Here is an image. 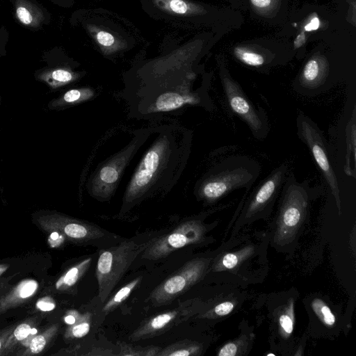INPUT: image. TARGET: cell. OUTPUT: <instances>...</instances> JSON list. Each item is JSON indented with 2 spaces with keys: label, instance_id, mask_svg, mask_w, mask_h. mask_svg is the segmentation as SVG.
<instances>
[{
  "label": "cell",
  "instance_id": "cell-1",
  "mask_svg": "<svg viewBox=\"0 0 356 356\" xmlns=\"http://www.w3.org/2000/svg\"><path fill=\"white\" fill-rule=\"evenodd\" d=\"M152 143L141 157L124 191L121 213L146 199L168 192L188 159L192 131L177 125L152 129Z\"/></svg>",
  "mask_w": 356,
  "mask_h": 356
},
{
  "label": "cell",
  "instance_id": "cell-2",
  "mask_svg": "<svg viewBox=\"0 0 356 356\" xmlns=\"http://www.w3.org/2000/svg\"><path fill=\"white\" fill-rule=\"evenodd\" d=\"M167 229L151 231L122 238L111 246L99 249L96 265L97 297L104 303L135 259Z\"/></svg>",
  "mask_w": 356,
  "mask_h": 356
},
{
  "label": "cell",
  "instance_id": "cell-3",
  "mask_svg": "<svg viewBox=\"0 0 356 356\" xmlns=\"http://www.w3.org/2000/svg\"><path fill=\"white\" fill-rule=\"evenodd\" d=\"M261 165L246 156H232L213 166L196 186L197 197L213 203L229 193L250 187L257 179Z\"/></svg>",
  "mask_w": 356,
  "mask_h": 356
},
{
  "label": "cell",
  "instance_id": "cell-4",
  "mask_svg": "<svg viewBox=\"0 0 356 356\" xmlns=\"http://www.w3.org/2000/svg\"><path fill=\"white\" fill-rule=\"evenodd\" d=\"M308 181H298L288 172L282 188V199L275 241L279 245L290 243L305 220L313 189Z\"/></svg>",
  "mask_w": 356,
  "mask_h": 356
},
{
  "label": "cell",
  "instance_id": "cell-5",
  "mask_svg": "<svg viewBox=\"0 0 356 356\" xmlns=\"http://www.w3.org/2000/svg\"><path fill=\"white\" fill-rule=\"evenodd\" d=\"M151 131L149 129L136 131L135 136L126 147L100 165L88 184L92 196L100 200L111 197L125 168L149 137Z\"/></svg>",
  "mask_w": 356,
  "mask_h": 356
},
{
  "label": "cell",
  "instance_id": "cell-6",
  "mask_svg": "<svg viewBox=\"0 0 356 356\" xmlns=\"http://www.w3.org/2000/svg\"><path fill=\"white\" fill-rule=\"evenodd\" d=\"M297 134L305 144L318 169L330 186L334 197L339 213L341 214V198L339 184L334 169L330 161L326 140L317 124L303 113L296 118Z\"/></svg>",
  "mask_w": 356,
  "mask_h": 356
},
{
  "label": "cell",
  "instance_id": "cell-7",
  "mask_svg": "<svg viewBox=\"0 0 356 356\" xmlns=\"http://www.w3.org/2000/svg\"><path fill=\"white\" fill-rule=\"evenodd\" d=\"M166 232L159 236L143 251L140 255L141 259L156 261L184 247L197 243L203 239L206 228L201 220L192 218Z\"/></svg>",
  "mask_w": 356,
  "mask_h": 356
},
{
  "label": "cell",
  "instance_id": "cell-8",
  "mask_svg": "<svg viewBox=\"0 0 356 356\" xmlns=\"http://www.w3.org/2000/svg\"><path fill=\"white\" fill-rule=\"evenodd\" d=\"M221 82L229 109L248 126L256 138H264L269 131L265 111L261 107L257 108L239 84L227 73L221 74Z\"/></svg>",
  "mask_w": 356,
  "mask_h": 356
},
{
  "label": "cell",
  "instance_id": "cell-9",
  "mask_svg": "<svg viewBox=\"0 0 356 356\" xmlns=\"http://www.w3.org/2000/svg\"><path fill=\"white\" fill-rule=\"evenodd\" d=\"M47 224L58 230L70 241L82 245L106 248L120 241L122 238L88 222L52 214L47 216Z\"/></svg>",
  "mask_w": 356,
  "mask_h": 356
},
{
  "label": "cell",
  "instance_id": "cell-10",
  "mask_svg": "<svg viewBox=\"0 0 356 356\" xmlns=\"http://www.w3.org/2000/svg\"><path fill=\"white\" fill-rule=\"evenodd\" d=\"M209 261L198 258L186 263L179 270L161 283L150 294L149 300L155 306L172 302L204 275Z\"/></svg>",
  "mask_w": 356,
  "mask_h": 356
},
{
  "label": "cell",
  "instance_id": "cell-11",
  "mask_svg": "<svg viewBox=\"0 0 356 356\" xmlns=\"http://www.w3.org/2000/svg\"><path fill=\"white\" fill-rule=\"evenodd\" d=\"M288 172L289 165L282 163L258 184L245 207V218H251L270 207L281 191Z\"/></svg>",
  "mask_w": 356,
  "mask_h": 356
},
{
  "label": "cell",
  "instance_id": "cell-12",
  "mask_svg": "<svg viewBox=\"0 0 356 356\" xmlns=\"http://www.w3.org/2000/svg\"><path fill=\"white\" fill-rule=\"evenodd\" d=\"M194 307L193 300L181 302L175 308L147 319L131 333L130 340H143L167 332L191 316Z\"/></svg>",
  "mask_w": 356,
  "mask_h": 356
},
{
  "label": "cell",
  "instance_id": "cell-13",
  "mask_svg": "<svg viewBox=\"0 0 356 356\" xmlns=\"http://www.w3.org/2000/svg\"><path fill=\"white\" fill-rule=\"evenodd\" d=\"M103 303L95 297L86 307L83 312L79 313L75 323L66 330L65 337L69 340H77L88 336L92 337L97 333L106 315L102 310Z\"/></svg>",
  "mask_w": 356,
  "mask_h": 356
},
{
  "label": "cell",
  "instance_id": "cell-14",
  "mask_svg": "<svg viewBox=\"0 0 356 356\" xmlns=\"http://www.w3.org/2000/svg\"><path fill=\"white\" fill-rule=\"evenodd\" d=\"M65 355L86 356H114L118 353L117 344H112L105 339H95L92 337L83 343L65 350Z\"/></svg>",
  "mask_w": 356,
  "mask_h": 356
},
{
  "label": "cell",
  "instance_id": "cell-15",
  "mask_svg": "<svg viewBox=\"0 0 356 356\" xmlns=\"http://www.w3.org/2000/svg\"><path fill=\"white\" fill-rule=\"evenodd\" d=\"M35 79L54 91L76 79L71 70L63 67H45L35 74Z\"/></svg>",
  "mask_w": 356,
  "mask_h": 356
},
{
  "label": "cell",
  "instance_id": "cell-16",
  "mask_svg": "<svg viewBox=\"0 0 356 356\" xmlns=\"http://www.w3.org/2000/svg\"><path fill=\"white\" fill-rule=\"evenodd\" d=\"M38 288L34 280H26L20 282L15 289L0 301V311L15 306L33 296Z\"/></svg>",
  "mask_w": 356,
  "mask_h": 356
},
{
  "label": "cell",
  "instance_id": "cell-17",
  "mask_svg": "<svg viewBox=\"0 0 356 356\" xmlns=\"http://www.w3.org/2000/svg\"><path fill=\"white\" fill-rule=\"evenodd\" d=\"M15 15L18 21L29 28H38L44 19V14L29 0H16Z\"/></svg>",
  "mask_w": 356,
  "mask_h": 356
},
{
  "label": "cell",
  "instance_id": "cell-18",
  "mask_svg": "<svg viewBox=\"0 0 356 356\" xmlns=\"http://www.w3.org/2000/svg\"><path fill=\"white\" fill-rule=\"evenodd\" d=\"M92 257H86L70 267L56 282L57 290L67 291L72 289L88 270Z\"/></svg>",
  "mask_w": 356,
  "mask_h": 356
},
{
  "label": "cell",
  "instance_id": "cell-19",
  "mask_svg": "<svg viewBox=\"0 0 356 356\" xmlns=\"http://www.w3.org/2000/svg\"><path fill=\"white\" fill-rule=\"evenodd\" d=\"M92 92L89 89H71L49 101L47 106L50 110H61L71 105L80 103L92 97Z\"/></svg>",
  "mask_w": 356,
  "mask_h": 356
},
{
  "label": "cell",
  "instance_id": "cell-20",
  "mask_svg": "<svg viewBox=\"0 0 356 356\" xmlns=\"http://www.w3.org/2000/svg\"><path fill=\"white\" fill-rule=\"evenodd\" d=\"M142 278V276H139L128 282L103 303L102 310L106 316L127 299L131 293L139 285Z\"/></svg>",
  "mask_w": 356,
  "mask_h": 356
},
{
  "label": "cell",
  "instance_id": "cell-21",
  "mask_svg": "<svg viewBox=\"0 0 356 356\" xmlns=\"http://www.w3.org/2000/svg\"><path fill=\"white\" fill-rule=\"evenodd\" d=\"M201 353V346L197 342L182 340L161 348L157 356H193Z\"/></svg>",
  "mask_w": 356,
  "mask_h": 356
},
{
  "label": "cell",
  "instance_id": "cell-22",
  "mask_svg": "<svg viewBox=\"0 0 356 356\" xmlns=\"http://www.w3.org/2000/svg\"><path fill=\"white\" fill-rule=\"evenodd\" d=\"M347 155L345 172L350 176L355 177V109L346 128Z\"/></svg>",
  "mask_w": 356,
  "mask_h": 356
},
{
  "label": "cell",
  "instance_id": "cell-23",
  "mask_svg": "<svg viewBox=\"0 0 356 356\" xmlns=\"http://www.w3.org/2000/svg\"><path fill=\"white\" fill-rule=\"evenodd\" d=\"M323 72L321 71L320 65L316 60H310L305 65L301 79V86L314 90L322 84Z\"/></svg>",
  "mask_w": 356,
  "mask_h": 356
},
{
  "label": "cell",
  "instance_id": "cell-24",
  "mask_svg": "<svg viewBox=\"0 0 356 356\" xmlns=\"http://www.w3.org/2000/svg\"><path fill=\"white\" fill-rule=\"evenodd\" d=\"M58 330V325H53L42 334L34 336L28 344L26 349L22 355H31L42 352L55 336Z\"/></svg>",
  "mask_w": 356,
  "mask_h": 356
},
{
  "label": "cell",
  "instance_id": "cell-25",
  "mask_svg": "<svg viewBox=\"0 0 356 356\" xmlns=\"http://www.w3.org/2000/svg\"><path fill=\"white\" fill-rule=\"evenodd\" d=\"M35 324L33 319L29 320L17 325L9 334L0 355H5L6 351H10L15 346L24 341L30 334Z\"/></svg>",
  "mask_w": 356,
  "mask_h": 356
},
{
  "label": "cell",
  "instance_id": "cell-26",
  "mask_svg": "<svg viewBox=\"0 0 356 356\" xmlns=\"http://www.w3.org/2000/svg\"><path fill=\"white\" fill-rule=\"evenodd\" d=\"M117 346L118 348V356H157L161 350V348L159 346L142 347L121 341H118Z\"/></svg>",
  "mask_w": 356,
  "mask_h": 356
},
{
  "label": "cell",
  "instance_id": "cell-27",
  "mask_svg": "<svg viewBox=\"0 0 356 356\" xmlns=\"http://www.w3.org/2000/svg\"><path fill=\"white\" fill-rule=\"evenodd\" d=\"M311 307L321 321L327 326H332L336 322V318L328 305L321 299L315 298L311 303Z\"/></svg>",
  "mask_w": 356,
  "mask_h": 356
},
{
  "label": "cell",
  "instance_id": "cell-28",
  "mask_svg": "<svg viewBox=\"0 0 356 356\" xmlns=\"http://www.w3.org/2000/svg\"><path fill=\"white\" fill-rule=\"evenodd\" d=\"M294 314L293 303L288 307L286 310L282 313L279 318V325L282 332L284 337H287L291 335L293 331L294 325Z\"/></svg>",
  "mask_w": 356,
  "mask_h": 356
},
{
  "label": "cell",
  "instance_id": "cell-29",
  "mask_svg": "<svg viewBox=\"0 0 356 356\" xmlns=\"http://www.w3.org/2000/svg\"><path fill=\"white\" fill-rule=\"evenodd\" d=\"M235 54L241 61L250 66L259 67L264 63V57L254 52L237 49L235 51Z\"/></svg>",
  "mask_w": 356,
  "mask_h": 356
},
{
  "label": "cell",
  "instance_id": "cell-30",
  "mask_svg": "<svg viewBox=\"0 0 356 356\" xmlns=\"http://www.w3.org/2000/svg\"><path fill=\"white\" fill-rule=\"evenodd\" d=\"M163 7L172 13L184 15L189 10V6L183 0H160Z\"/></svg>",
  "mask_w": 356,
  "mask_h": 356
},
{
  "label": "cell",
  "instance_id": "cell-31",
  "mask_svg": "<svg viewBox=\"0 0 356 356\" xmlns=\"http://www.w3.org/2000/svg\"><path fill=\"white\" fill-rule=\"evenodd\" d=\"M97 42L102 46L109 47L115 43L114 37L108 32L100 31L96 34Z\"/></svg>",
  "mask_w": 356,
  "mask_h": 356
},
{
  "label": "cell",
  "instance_id": "cell-32",
  "mask_svg": "<svg viewBox=\"0 0 356 356\" xmlns=\"http://www.w3.org/2000/svg\"><path fill=\"white\" fill-rule=\"evenodd\" d=\"M238 262V258L234 253H227L221 259L220 265L224 269L234 268Z\"/></svg>",
  "mask_w": 356,
  "mask_h": 356
},
{
  "label": "cell",
  "instance_id": "cell-33",
  "mask_svg": "<svg viewBox=\"0 0 356 356\" xmlns=\"http://www.w3.org/2000/svg\"><path fill=\"white\" fill-rule=\"evenodd\" d=\"M234 308V305L230 301H225L217 305L213 309L215 314L222 316L229 314Z\"/></svg>",
  "mask_w": 356,
  "mask_h": 356
},
{
  "label": "cell",
  "instance_id": "cell-34",
  "mask_svg": "<svg viewBox=\"0 0 356 356\" xmlns=\"http://www.w3.org/2000/svg\"><path fill=\"white\" fill-rule=\"evenodd\" d=\"M36 307L42 312H50L56 307V304L51 298L44 297L38 300Z\"/></svg>",
  "mask_w": 356,
  "mask_h": 356
},
{
  "label": "cell",
  "instance_id": "cell-35",
  "mask_svg": "<svg viewBox=\"0 0 356 356\" xmlns=\"http://www.w3.org/2000/svg\"><path fill=\"white\" fill-rule=\"evenodd\" d=\"M237 346L234 343H228L223 346L219 350V356H235L237 354Z\"/></svg>",
  "mask_w": 356,
  "mask_h": 356
},
{
  "label": "cell",
  "instance_id": "cell-36",
  "mask_svg": "<svg viewBox=\"0 0 356 356\" xmlns=\"http://www.w3.org/2000/svg\"><path fill=\"white\" fill-rule=\"evenodd\" d=\"M79 312L78 311H70L67 315H66L64 318V321L65 323L70 325L75 323L79 314Z\"/></svg>",
  "mask_w": 356,
  "mask_h": 356
},
{
  "label": "cell",
  "instance_id": "cell-37",
  "mask_svg": "<svg viewBox=\"0 0 356 356\" xmlns=\"http://www.w3.org/2000/svg\"><path fill=\"white\" fill-rule=\"evenodd\" d=\"M319 19L317 17H314L312 21L305 26V29L307 31H314L318 28Z\"/></svg>",
  "mask_w": 356,
  "mask_h": 356
},
{
  "label": "cell",
  "instance_id": "cell-38",
  "mask_svg": "<svg viewBox=\"0 0 356 356\" xmlns=\"http://www.w3.org/2000/svg\"><path fill=\"white\" fill-rule=\"evenodd\" d=\"M13 328L5 330L2 334H0V351H1L9 334L12 332Z\"/></svg>",
  "mask_w": 356,
  "mask_h": 356
},
{
  "label": "cell",
  "instance_id": "cell-39",
  "mask_svg": "<svg viewBox=\"0 0 356 356\" xmlns=\"http://www.w3.org/2000/svg\"><path fill=\"white\" fill-rule=\"evenodd\" d=\"M252 3L259 8H264L270 5V0H251Z\"/></svg>",
  "mask_w": 356,
  "mask_h": 356
},
{
  "label": "cell",
  "instance_id": "cell-40",
  "mask_svg": "<svg viewBox=\"0 0 356 356\" xmlns=\"http://www.w3.org/2000/svg\"><path fill=\"white\" fill-rule=\"evenodd\" d=\"M6 268H7V266H3V265L0 266V275L2 273H3L6 270Z\"/></svg>",
  "mask_w": 356,
  "mask_h": 356
},
{
  "label": "cell",
  "instance_id": "cell-41",
  "mask_svg": "<svg viewBox=\"0 0 356 356\" xmlns=\"http://www.w3.org/2000/svg\"><path fill=\"white\" fill-rule=\"evenodd\" d=\"M270 355L275 356V355H274V354H273V353L267 354V356H270Z\"/></svg>",
  "mask_w": 356,
  "mask_h": 356
},
{
  "label": "cell",
  "instance_id": "cell-42",
  "mask_svg": "<svg viewBox=\"0 0 356 356\" xmlns=\"http://www.w3.org/2000/svg\"><path fill=\"white\" fill-rule=\"evenodd\" d=\"M1 95H0V106H1Z\"/></svg>",
  "mask_w": 356,
  "mask_h": 356
}]
</instances>
